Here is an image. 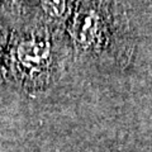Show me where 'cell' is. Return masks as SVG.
I'll return each mask as SVG.
<instances>
[{"instance_id":"obj_3","label":"cell","mask_w":152,"mask_h":152,"mask_svg":"<svg viewBox=\"0 0 152 152\" xmlns=\"http://www.w3.org/2000/svg\"><path fill=\"white\" fill-rule=\"evenodd\" d=\"M43 10L52 17H61L67 7V0H41Z\"/></svg>"},{"instance_id":"obj_2","label":"cell","mask_w":152,"mask_h":152,"mask_svg":"<svg viewBox=\"0 0 152 152\" xmlns=\"http://www.w3.org/2000/svg\"><path fill=\"white\" fill-rule=\"evenodd\" d=\"M17 58L28 72L39 71L50 61V45L37 38L23 41L17 47Z\"/></svg>"},{"instance_id":"obj_1","label":"cell","mask_w":152,"mask_h":152,"mask_svg":"<svg viewBox=\"0 0 152 152\" xmlns=\"http://www.w3.org/2000/svg\"><path fill=\"white\" fill-rule=\"evenodd\" d=\"M107 19L98 9L85 8L80 10L75 18L72 26V34L79 45L83 47H99L104 41Z\"/></svg>"}]
</instances>
